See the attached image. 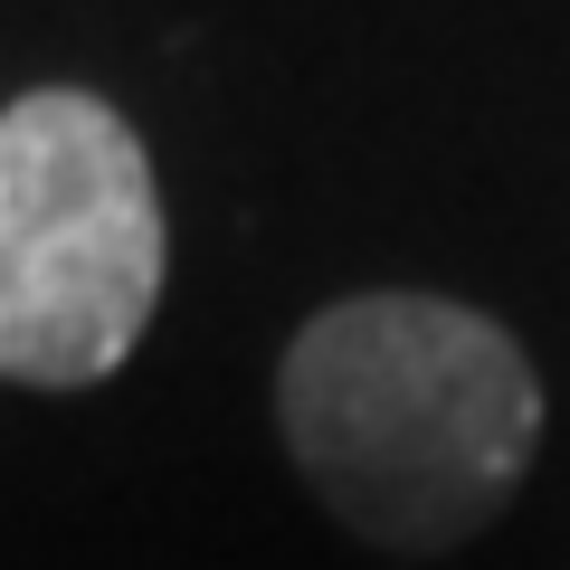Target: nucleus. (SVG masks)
I'll return each instance as SVG.
<instances>
[{
  "instance_id": "1",
  "label": "nucleus",
  "mask_w": 570,
  "mask_h": 570,
  "mask_svg": "<svg viewBox=\"0 0 570 570\" xmlns=\"http://www.w3.org/2000/svg\"><path fill=\"white\" fill-rule=\"evenodd\" d=\"M305 485L381 551H456L542 448V381L494 314L448 295H343L276 362Z\"/></svg>"
},
{
  "instance_id": "2",
  "label": "nucleus",
  "mask_w": 570,
  "mask_h": 570,
  "mask_svg": "<svg viewBox=\"0 0 570 570\" xmlns=\"http://www.w3.org/2000/svg\"><path fill=\"white\" fill-rule=\"evenodd\" d=\"M163 305V190L142 134L86 86L0 105V381L86 390Z\"/></svg>"
}]
</instances>
